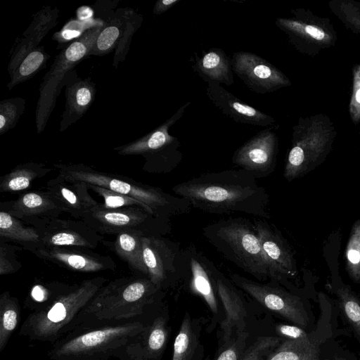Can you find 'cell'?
<instances>
[{
    "instance_id": "obj_6",
    "label": "cell",
    "mask_w": 360,
    "mask_h": 360,
    "mask_svg": "<svg viewBox=\"0 0 360 360\" xmlns=\"http://www.w3.org/2000/svg\"><path fill=\"white\" fill-rule=\"evenodd\" d=\"M153 311L142 319L70 333L52 344L47 356L49 360H108L146 328Z\"/></svg>"
},
{
    "instance_id": "obj_27",
    "label": "cell",
    "mask_w": 360,
    "mask_h": 360,
    "mask_svg": "<svg viewBox=\"0 0 360 360\" xmlns=\"http://www.w3.org/2000/svg\"><path fill=\"white\" fill-rule=\"evenodd\" d=\"M192 69L207 83L231 86L234 82L231 57L219 48H211L200 56L196 55Z\"/></svg>"
},
{
    "instance_id": "obj_4",
    "label": "cell",
    "mask_w": 360,
    "mask_h": 360,
    "mask_svg": "<svg viewBox=\"0 0 360 360\" xmlns=\"http://www.w3.org/2000/svg\"><path fill=\"white\" fill-rule=\"evenodd\" d=\"M60 176L79 181L131 196L148 206L160 219L169 223L173 217L189 212L192 207L186 199L169 194L160 188L133 179L97 170L82 163H55Z\"/></svg>"
},
{
    "instance_id": "obj_41",
    "label": "cell",
    "mask_w": 360,
    "mask_h": 360,
    "mask_svg": "<svg viewBox=\"0 0 360 360\" xmlns=\"http://www.w3.org/2000/svg\"><path fill=\"white\" fill-rule=\"evenodd\" d=\"M88 188L95 192L103 199L101 206L108 209H117L126 207H139L153 214L152 210L143 202L126 195L118 193L103 187L87 184ZM156 217V216H155Z\"/></svg>"
},
{
    "instance_id": "obj_14",
    "label": "cell",
    "mask_w": 360,
    "mask_h": 360,
    "mask_svg": "<svg viewBox=\"0 0 360 360\" xmlns=\"http://www.w3.org/2000/svg\"><path fill=\"white\" fill-rule=\"evenodd\" d=\"M230 280L264 307L300 327H307L308 316L300 299L281 288L278 283H260L235 273L230 275Z\"/></svg>"
},
{
    "instance_id": "obj_1",
    "label": "cell",
    "mask_w": 360,
    "mask_h": 360,
    "mask_svg": "<svg viewBox=\"0 0 360 360\" xmlns=\"http://www.w3.org/2000/svg\"><path fill=\"white\" fill-rule=\"evenodd\" d=\"M172 190L194 208L207 213H243L270 219L268 193L243 169L204 173L174 185Z\"/></svg>"
},
{
    "instance_id": "obj_18",
    "label": "cell",
    "mask_w": 360,
    "mask_h": 360,
    "mask_svg": "<svg viewBox=\"0 0 360 360\" xmlns=\"http://www.w3.org/2000/svg\"><path fill=\"white\" fill-rule=\"evenodd\" d=\"M169 335L167 310L153 311L146 328L117 352L116 360H161Z\"/></svg>"
},
{
    "instance_id": "obj_3",
    "label": "cell",
    "mask_w": 360,
    "mask_h": 360,
    "mask_svg": "<svg viewBox=\"0 0 360 360\" xmlns=\"http://www.w3.org/2000/svg\"><path fill=\"white\" fill-rule=\"evenodd\" d=\"M108 278L96 276L83 280L27 315L18 335L31 341L55 343L69 330L81 311Z\"/></svg>"
},
{
    "instance_id": "obj_33",
    "label": "cell",
    "mask_w": 360,
    "mask_h": 360,
    "mask_svg": "<svg viewBox=\"0 0 360 360\" xmlns=\"http://www.w3.org/2000/svg\"><path fill=\"white\" fill-rule=\"evenodd\" d=\"M20 307L18 299L8 291L0 295V352L6 347L20 321Z\"/></svg>"
},
{
    "instance_id": "obj_49",
    "label": "cell",
    "mask_w": 360,
    "mask_h": 360,
    "mask_svg": "<svg viewBox=\"0 0 360 360\" xmlns=\"http://www.w3.org/2000/svg\"><path fill=\"white\" fill-rule=\"evenodd\" d=\"M180 1L181 0H158L153 6V13L155 15L162 14Z\"/></svg>"
},
{
    "instance_id": "obj_21",
    "label": "cell",
    "mask_w": 360,
    "mask_h": 360,
    "mask_svg": "<svg viewBox=\"0 0 360 360\" xmlns=\"http://www.w3.org/2000/svg\"><path fill=\"white\" fill-rule=\"evenodd\" d=\"M37 230L39 243L48 247L72 246L92 250L103 240V235L81 219L54 218Z\"/></svg>"
},
{
    "instance_id": "obj_35",
    "label": "cell",
    "mask_w": 360,
    "mask_h": 360,
    "mask_svg": "<svg viewBox=\"0 0 360 360\" xmlns=\"http://www.w3.org/2000/svg\"><path fill=\"white\" fill-rule=\"evenodd\" d=\"M51 56L43 46L30 52L21 61L6 86L11 90L19 84L27 81L46 68Z\"/></svg>"
},
{
    "instance_id": "obj_9",
    "label": "cell",
    "mask_w": 360,
    "mask_h": 360,
    "mask_svg": "<svg viewBox=\"0 0 360 360\" xmlns=\"http://www.w3.org/2000/svg\"><path fill=\"white\" fill-rule=\"evenodd\" d=\"M190 104L186 102L161 125L139 139L114 148V150L120 155L142 156L145 160L143 169L148 173L172 172L181 162L183 153L179 139L169 130L183 117Z\"/></svg>"
},
{
    "instance_id": "obj_40",
    "label": "cell",
    "mask_w": 360,
    "mask_h": 360,
    "mask_svg": "<svg viewBox=\"0 0 360 360\" xmlns=\"http://www.w3.org/2000/svg\"><path fill=\"white\" fill-rule=\"evenodd\" d=\"M25 108V100L13 97L0 101V135L13 129Z\"/></svg>"
},
{
    "instance_id": "obj_48",
    "label": "cell",
    "mask_w": 360,
    "mask_h": 360,
    "mask_svg": "<svg viewBox=\"0 0 360 360\" xmlns=\"http://www.w3.org/2000/svg\"><path fill=\"white\" fill-rule=\"evenodd\" d=\"M120 3L119 0H99L95 4V11L97 14V18L106 22L111 18L115 11L114 8Z\"/></svg>"
},
{
    "instance_id": "obj_47",
    "label": "cell",
    "mask_w": 360,
    "mask_h": 360,
    "mask_svg": "<svg viewBox=\"0 0 360 360\" xmlns=\"http://www.w3.org/2000/svg\"><path fill=\"white\" fill-rule=\"evenodd\" d=\"M276 333L279 338L284 340H301L309 338L306 332L298 326L278 324L276 326Z\"/></svg>"
},
{
    "instance_id": "obj_32",
    "label": "cell",
    "mask_w": 360,
    "mask_h": 360,
    "mask_svg": "<svg viewBox=\"0 0 360 360\" xmlns=\"http://www.w3.org/2000/svg\"><path fill=\"white\" fill-rule=\"evenodd\" d=\"M0 239L22 247L39 243V235L35 228L26 226L20 219L0 210Z\"/></svg>"
},
{
    "instance_id": "obj_50",
    "label": "cell",
    "mask_w": 360,
    "mask_h": 360,
    "mask_svg": "<svg viewBox=\"0 0 360 360\" xmlns=\"http://www.w3.org/2000/svg\"><path fill=\"white\" fill-rule=\"evenodd\" d=\"M76 15L80 20H86L94 18V11L88 6H82L77 9Z\"/></svg>"
},
{
    "instance_id": "obj_5",
    "label": "cell",
    "mask_w": 360,
    "mask_h": 360,
    "mask_svg": "<svg viewBox=\"0 0 360 360\" xmlns=\"http://www.w3.org/2000/svg\"><path fill=\"white\" fill-rule=\"evenodd\" d=\"M203 235L238 268L259 281L270 280V267L252 221L241 216L219 219L205 226Z\"/></svg>"
},
{
    "instance_id": "obj_20",
    "label": "cell",
    "mask_w": 360,
    "mask_h": 360,
    "mask_svg": "<svg viewBox=\"0 0 360 360\" xmlns=\"http://www.w3.org/2000/svg\"><path fill=\"white\" fill-rule=\"evenodd\" d=\"M0 210L38 229L63 212L53 196L46 190L25 192L16 199L1 202Z\"/></svg>"
},
{
    "instance_id": "obj_45",
    "label": "cell",
    "mask_w": 360,
    "mask_h": 360,
    "mask_svg": "<svg viewBox=\"0 0 360 360\" xmlns=\"http://www.w3.org/2000/svg\"><path fill=\"white\" fill-rule=\"evenodd\" d=\"M22 248L4 240H0V275L12 274L22 268V263L17 259V252Z\"/></svg>"
},
{
    "instance_id": "obj_19",
    "label": "cell",
    "mask_w": 360,
    "mask_h": 360,
    "mask_svg": "<svg viewBox=\"0 0 360 360\" xmlns=\"http://www.w3.org/2000/svg\"><path fill=\"white\" fill-rule=\"evenodd\" d=\"M262 250L269 263L270 281L279 283L297 274L292 250L281 233L265 219L253 218Z\"/></svg>"
},
{
    "instance_id": "obj_43",
    "label": "cell",
    "mask_w": 360,
    "mask_h": 360,
    "mask_svg": "<svg viewBox=\"0 0 360 360\" xmlns=\"http://www.w3.org/2000/svg\"><path fill=\"white\" fill-rule=\"evenodd\" d=\"M341 308L347 320L360 337V302L347 287L336 290Z\"/></svg>"
},
{
    "instance_id": "obj_16",
    "label": "cell",
    "mask_w": 360,
    "mask_h": 360,
    "mask_svg": "<svg viewBox=\"0 0 360 360\" xmlns=\"http://www.w3.org/2000/svg\"><path fill=\"white\" fill-rule=\"evenodd\" d=\"M36 257L58 266L78 272L115 270L116 263L109 255L94 252L91 249L72 246H44L39 243L22 247Z\"/></svg>"
},
{
    "instance_id": "obj_37",
    "label": "cell",
    "mask_w": 360,
    "mask_h": 360,
    "mask_svg": "<svg viewBox=\"0 0 360 360\" xmlns=\"http://www.w3.org/2000/svg\"><path fill=\"white\" fill-rule=\"evenodd\" d=\"M328 7L347 29L353 34H360V1L331 0Z\"/></svg>"
},
{
    "instance_id": "obj_31",
    "label": "cell",
    "mask_w": 360,
    "mask_h": 360,
    "mask_svg": "<svg viewBox=\"0 0 360 360\" xmlns=\"http://www.w3.org/2000/svg\"><path fill=\"white\" fill-rule=\"evenodd\" d=\"M124 24V8H120L115 11L110 20L105 22L88 57L104 56L115 51L121 37Z\"/></svg>"
},
{
    "instance_id": "obj_42",
    "label": "cell",
    "mask_w": 360,
    "mask_h": 360,
    "mask_svg": "<svg viewBox=\"0 0 360 360\" xmlns=\"http://www.w3.org/2000/svg\"><path fill=\"white\" fill-rule=\"evenodd\" d=\"M278 336H260L244 350L240 360H266L279 346Z\"/></svg>"
},
{
    "instance_id": "obj_22",
    "label": "cell",
    "mask_w": 360,
    "mask_h": 360,
    "mask_svg": "<svg viewBox=\"0 0 360 360\" xmlns=\"http://www.w3.org/2000/svg\"><path fill=\"white\" fill-rule=\"evenodd\" d=\"M217 290L224 309L219 324V346L229 342L236 334L246 331V301L233 282L222 272L217 275Z\"/></svg>"
},
{
    "instance_id": "obj_26",
    "label": "cell",
    "mask_w": 360,
    "mask_h": 360,
    "mask_svg": "<svg viewBox=\"0 0 360 360\" xmlns=\"http://www.w3.org/2000/svg\"><path fill=\"white\" fill-rule=\"evenodd\" d=\"M59 11L57 7L47 6L33 15V20L22 34V37L13 50L8 71L10 77L24 58L39 47L41 40L58 23Z\"/></svg>"
},
{
    "instance_id": "obj_17",
    "label": "cell",
    "mask_w": 360,
    "mask_h": 360,
    "mask_svg": "<svg viewBox=\"0 0 360 360\" xmlns=\"http://www.w3.org/2000/svg\"><path fill=\"white\" fill-rule=\"evenodd\" d=\"M277 127H266L247 141L234 152L232 162L256 179L272 174L278 151V138L274 131Z\"/></svg>"
},
{
    "instance_id": "obj_23",
    "label": "cell",
    "mask_w": 360,
    "mask_h": 360,
    "mask_svg": "<svg viewBox=\"0 0 360 360\" xmlns=\"http://www.w3.org/2000/svg\"><path fill=\"white\" fill-rule=\"evenodd\" d=\"M206 94L212 103L236 122L269 127L276 125L275 119L248 105L215 82L207 83Z\"/></svg>"
},
{
    "instance_id": "obj_24",
    "label": "cell",
    "mask_w": 360,
    "mask_h": 360,
    "mask_svg": "<svg viewBox=\"0 0 360 360\" xmlns=\"http://www.w3.org/2000/svg\"><path fill=\"white\" fill-rule=\"evenodd\" d=\"M65 79V104L60 122V132L84 116L95 101L97 91L91 78L78 77L75 70H71Z\"/></svg>"
},
{
    "instance_id": "obj_28",
    "label": "cell",
    "mask_w": 360,
    "mask_h": 360,
    "mask_svg": "<svg viewBox=\"0 0 360 360\" xmlns=\"http://www.w3.org/2000/svg\"><path fill=\"white\" fill-rule=\"evenodd\" d=\"M205 321L192 318L186 312L174 341L172 360H202L204 349L200 338Z\"/></svg>"
},
{
    "instance_id": "obj_29",
    "label": "cell",
    "mask_w": 360,
    "mask_h": 360,
    "mask_svg": "<svg viewBox=\"0 0 360 360\" xmlns=\"http://www.w3.org/2000/svg\"><path fill=\"white\" fill-rule=\"evenodd\" d=\"M143 236L136 231L122 232L113 241L103 240L102 243L125 262L131 271L148 276L143 257Z\"/></svg>"
},
{
    "instance_id": "obj_11",
    "label": "cell",
    "mask_w": 360,
    "mask_h": 360,
    "mask_svg": "<svg viewBox=\"0 0 360 360\" xmlns=\"http://www.w3.org/2000/svg\"><path fill=\"white\" fill-rule=\"evenodd\" d=\"M101 235L136 231L144 236H163L170 224L139 207L108 209L98 203L81 219Z\"/></svg>"
},
{
    "instance_id": "obj_10",
    "label": "cell",
    "mask_w": 360,
    "mask_h": 360,
    "mask_svg": "<svg viewBox=\"0 0 360 360\" xmlns=\"http://www.w3.org/2000/svg\"><path fill=\"white\" fill-rule=\"evenodd\" d=\"M290 13V17L276 18L275 25L297 51L314 57L335 45L338 35L329 18L303 8L292 9Z\"/></svg>"
},
{
    "instance_id": "obj_46",
    "label": "cell",
    "mask_w": 360,
    "mask_h": 360,
    "mask_svg": "<svg viewBox=\"0 0 360 360\" xmlns=\"http://www.w3.org/2000/svg\"><path fill=\"white\" fill-rule=\"evenodd\" d=\"M352 86L348 105L350 120L354 125L360 122V64L352 68Z\"/></svg>"
},
{
    "instance_id": "obj_7",
    "label": "cell",
    "mask_w": 360,
    "mask_h": 360,
    "mask_svg": "<svg viewBox=\"0 0 360 360\" xmlns=\"http://www.w3.org/2000/svg\"><path fill=\"white\" fill-rule=\"evenodd\" d=\"M336 136L335 124L326 114L300 117L292 127L291 146L283 171L285 179L291 181L324 162Z\"/></svg>"
},
{
    "instance_id": "obj_8",
    "label": "cell",
    "mask_w": 360,
    "mask_h": 360,
    "mask_svg": "<svg viewBox=\"0 0 360 360\" xmlns=\"http://www.w3.org/2000/svg\"><path fill=\"white\" fill-rule=\"evenodd\" d=\"M103 25L89 29L79 38L62 49L56 56L39 89V98L35 110L37 134L44 131L56 105L60 90L65 86L66 76L71 70H75V66L82 60L88 57V53Z\"/></svg>"
},
{
    "instance_id": "obj_25",
    "label": "cell",
    "mask_w": 360,
    "mask_h": 360,
    "mask_svg": "<svg viewBox=\"0 0 360 360\" xmlns=\"http://www.w3.org/2000/svg\"><path fill=\"white\" fill-rule=\"evenodd\" d=\"M46 189L63 211L75 219H82L98 203L89 193L86 183L67 180L59 175L47 181Z\"/></svg>"
},
{
    "instance_id": "obj_39",
    "label": "cell",
    "mask_w": 360,
    "mask_h": 360,
    "mask_svg": "<svg viewBox=\"0 0 360 360\" xmlns=\"http://www.w3.org/2000/svg\"><path fill=\"white\" fill-rule=\"evenodd\" d=\"M346 269L355 281H360V220L353 224L345 250Z\"/></svg>"
},
{
    "instance_id": "obj_2",
    "label": "cell",
    "mask_w": 360,
    "mask_h": 360,
    "mask_svg": "<svg viewBox=\"0 0 360 360\" xmlns=\"http://www.w3.org/2000/svg\"><path fill=\"white\" fill-rule=\"evenodd\" d=\"M163 295L164 291L148 278H115L100 288L77 316L67 335L142 319L155 309Z\"/></svg>"
},
{
    "instance_id": "obj_15",
    "label": "cell",
    "mask_w": 360,
    "mask_h": 360,
    "mask_svg": "<svg viewBox=\"0 0 360 360\" xmlns=\"http://www.w3.org/2000/svg\"><path fill=\"white\" fill-rule=\"evenodd\" d=\"M232 70L251 91L265 94L292 85L275 65L255 53L240 51L231 56Z\"/></svg>"
},
{
    "instance_id": "obj_30",
    "label": "cell",
    "mask_w": 360,
    "mask_h": 360,
    "mask_svg": "<svg viewBox=\"0 0 360 360\" xmlns=\"http://www.w3.org/2000/svg\"><path fill=\"white\" fill-rule=\"evenodd\" d=\"M42 162H28L18 165L8 173L0 176V192H16L28 188L37 179L52 171Z\"/></svg>"
},
{
    "instance_id": "obj_51",
    "label": "cell",
    "mask_w": 360,
    "mask_h": 360,
    "mask_svg": "<svg viewBox=\"0 0 360 360\" xmlns=\"http://www.w3.org/2000/svg\"><path fill=\"white\" fill-rule=\"evenodd\" d=\"M359 135H360V132H359Z\"/></svg>"
},
{
    "instance_id": "obj_38",
    "label": "cell",
    "mask_w": 360,
    "mask_h": 360,
    "mask_svg": "<svg viewBox=\"0 0 360 360\" xmlns=\"http://www.w3.org/2000/svg\"><path fill=\"white\" fill-rule=\"evenodd\" d=\"M104 24L105 21L98 18H94L86 20L70 18L59 31L56 32L53 34L52 39L58 43V48L62 49L63 46V49L65 47V44L79 38L89 29L101 26Z\"/></svg>"
},
{
    "instance_id": "obj_13",
    "label": "cell",
    "mask_w": 360,
    "mask_h": 360,
    "mask_svg": "<svg viewBox=\"0 0 360 360\" xmlns=\"http://www.w3.org/2000/svg\"><path fill=\"white\" fill-rule=\"evenodd\" d=\"M188 288L198 295L210 309L212 317L207 331L211 333L224 319L223 307L217 290L218 268L196 248L190 245L184 250Z\"/></svg>"
},
{
    "instance_id": "obj_12",
    "label": "cell",
    "mask_w": 360,
    "mask_h": 360,
    "mask_svg": "<svg viewBox=\"0 0 360 360\" xmlns=\"http://www.w3.org/2000/svg\"><path fill=\"white\" fill-rule=\"evenodd\" d=\"M143 257L151 282L160 290L176 286L186 276L184 250L163 236L142 237Z\"/></svg>"
},
{
    "instance_id": "obj_36",
    "label": "cell",
    "mask_w": 360,
    "mask_h": 360,
    "mask_svg": "<svg viewBox=\"0 0 360 360\" xmlns=\"http://www.w3.org/2000/svg\"><path fill=\"white\" fill-rule=\"evenodd\" d=\"M142 22V15L131 8H124V27L118 44L115 50L112 60V66L115 68H117L118 65L125 60L129 52L132 37L141 26Z\"/></svg>"
},
{
    "instance_id": "obj_44",
    "label": "cell",
    "mask_w": 360,
    "mask_h": 360,
    "mask_svg": "<svg viewBox=\"0 0 360 360\" xmlns=\"http://www.w3.org/2000/svg\"><path fill=\"white\" fill-rule=\"evenodd\" d=\"M248 332L236 334L229 342L219 346L214 360H240L247 347Z\"/></svg>"
},
{
    "instance_id": "obj_34",
    "label": "cell",
    "mask_w": 360,
    "mask_h": 360,
    "mask_svg": "<svg viewBox=\"0 0 360 360\" xmlns=\"http://www.w3.org/2000/svg\"><path fill=\"white\" fill-rule=\"evenodd\" d=\"M266 360H321L314 344L308 338L284 340Z\"/></svg>"
}]
</instances>
